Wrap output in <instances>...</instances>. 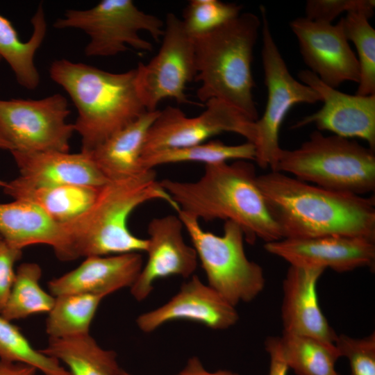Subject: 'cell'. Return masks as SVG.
Segmentation results:
<instances>
[{"instance_id":"cell-1","label":"cell","mask_w":375,"mask_h":375,"mask_svg":"<svg viewBox=\"0 0 375 375\" xmlns=\"http://www.w3.org/2000/svg\"><path fill=\"white\" fill-rule=\"evenodd\" d=\"M257 183L283 238L340 235L375 241L374 196L333 191L272 171L258 175Z\"/></svg>"},{"instance_id":"cell-2","label":"cell","mask_w":375,"mask_h":375,"mask_svg":"<svg viewBox=\"0 0 375 375\" xmlns=\"http://www.w3.org/2000/svg\"><path fill=\"white\" fill-rule=\"evenodd\" d=\"M257 177L253 163L235 160L204 165L203 174L194 181L166 178L159 182L178 210L198 220L231 221L242 228L249 244L257 239L265 243L279 240L283 238L281 231Z\"/></svg>"},{"instance_id":"cell-3","label":"cell","mask_w":375,"mask_h":375,"mask_svg":"<svg viewBox=\"0 0 375 375\" xmlns=\"http://www.w3.org/2000/svg\"><path fill=\"white\" fill-rule=\"evenodd\" d=\"M178 206L156 180L154 169L124 179L108 181L83 213L62 224L63 247L58 259L145 252L147 239L131 233L128 220L140 205L151 200Z\"/></svg>"},{"instance_id":"cell-4","label":"cell","mask_w":375,"mask_h":375,"mask_svg":"<svg viewBox=\"0 0 375 375\" xmlns=\"http://www.w3.org/2000/svg\"><path fill=\"white\" fill-rule=\"evenodd\" d=\"M49 75L76 107L73 125L81 138V151H92L147 111L138 92L135 68L112 73L62 58L52 62Z\"/></svg>"},{"instance_id":"cell-5","label":"cell","mask_w":375,"mask_h":375,"mask_svg":"<svg viewBox=\"0 0 375 375\" xmlns=\"http://www.w3.org/2000/svg\"><path fill=\"white\" fill-rule=\"evenodd\" d=\"M261 20L252 12L240 13L219 28L193 38L197 91L203 103L217 99L252 121L258 119L253 97L251 65Z\"/></svg>"},{"instance_id":"cell-6","label":"cell","mask_w":375,"mask_h":375,"mask_svg":"<svg viewBox=\"0 0 375 375\" xmlns=\"http://www.w3.org/2000/svg\"><path fill=\"white\" fill-rule=\"evenodd\" d=\"M272 172L330 190L364 196L375 190V151L313 131L297 149H282Z\"/></svg>"},{"instance_id":"cell-7","label":"cell","mask_w":375,"mask_h":375,"mask_svg":"<svg viewBox=\"0 0 375 375\" xmlns=\"http://www.w3.org/2000/svg\"><path fill=\"white\" fill-rule=\"evenodd\" d=\"M177 212L206 275L207 284L234 306L258 297L265 288L264 272L247 258L242 228L226 221L223 234L218 235L203 230L197 219L180 210Z\"/></svg>"},{"instance_id":"cell-8","label":"cell","mask_w":375,"mask_h":375,"mask_svg":"<svg viewBox=\"0 0 375 375\" xmlns=\"http://www.w3.org/2000/svg\"><path fill=\"white\" fill-rule=\"evenodd\" d=\"M53 26L77 28L88 34L90 41L85 48L88 56H115L126 51L128 46L150 51L152 44L139 32L147 31L156 41L164 33L163 21L140 10L131 0H102L89 9H69Z\"/></svg>"},{"instance_id":"cell-9","label":"cell","mask_w":375,"mask_h":375,"mask_svg":"<svg viewBox=\"0 0 375 375\" xmlns=\"http://www.w3.org/2000/svg\"><path fill=\"white\" fill-rule=\"evenodd\" d=\"M262 35L261 51L267 90L264 113L255 122V162L262 168L273 170L282 148L279 131L288 112L297 103L321 101L319 93L296 80L290 73L272 34L267 10L260 7Z\"/></svg>"},{"instance_id":"cell-10","label":"cell","mask_w":375,"mask_h":375,"mask_svg":"<svg viewBox=\"0 0 375 375\" xmlns=\"http://www.w3.org/2000/svg\"><path fill=\"white\" fill-rule=\"evenodd\" d=\"M69 114L60 94L37 100L0 99V133L12 151L69 152L74 132L66 121Z\"/></svg>"},{"instance_id":"cell-11","label":"cell","mask_w":375,"mask_h":375,"mask_svg":"<svg viewBox=\"0 0 375 375\" xmlns=\"http://www.w3.org/2000/svg\"><path fill=\"white\" fill-rule=\"evenodd\" d=\"M136 69V86L147 111L157 110L164 99L189 103L186 85L197 75L193 38L175 14L169 12L164 22L162 43L157 54Z\"/></svg>"},{"instance_id":"cell-12","label":"cell","mask_w":375,"mask_h":375,"mask_svg":"<svg viewBox=\"0 0 375 375\" xmlns=\"http://www.w3.org/2000/svg\"><path fill=\"white\" fill-rule=\"evenodd\" d=\"M205 105L204 111L194 117L173 106L160 110L148 131L142 158L165 149L199 144L224 132L237 133L253 142L254 121L217 99H210Z\"/></svg>"},{"instance_id":"cell-13","label":"cell","mask_w":375,"mask_h":375,"mask_svg":"<svg viewBox=\"0 0 375 375\" xmlns=\"http://www.w3.org/2000/svg\"><path fill=\"white\" fill-rule=\"evenodd\" d=\"M310 71L324 84L337 88L346 81L359 82L358 59L345 37L341 21L336 24L298 17L290 23Z\"/></svg>"},{"instance_id":"cell-14","label":"cell","mask_w":375,"mask_h":375,"mask_svg":"<svg viewBox=\"0 0 375 375\" xmlns=\"http://www.w3.org/2000/svg\"><path fill=\"white\" fill-rule=\"evenodd\" d=\"M298 77L317 91L323 102L317 112L297 122L292 128L313 124L317 131H328L344 138H358L375 151V94H348L320 81L310 70H301Z\"/></svg>"},{"instance_id":"cell-15","label":"cell","mask_w":375,"mask_h":375,"mask_svg":"<svg viewBox=\"0 0 375 375\" xmlns=\"http://www.w3.org/2000/svg\"><path fill=\"white\" fill-rule=\"evenodd\" d=\"M183 224L178 215L153 218L147 226L149 238L146 262L131 288L138 301L144 300L153 289L154 283L171 276L189 278L198 264L197 253L183 235Z\"/></svg>"},{"instance_id":"cell-16","label":"cell","mask_w":375,"mask_h":375,"mask_svg":"<svg viewBox=\"0 0 375 375\" xmlns=\"http://www.w3.org/2000/svg\"><path fill=\"white\" fill-rule=\"evenodd\" d=\"M264 248L293 266L330 268L339 273L375 266V241L360 238H283L265 243Z\"/></svg>"},{"instance_id":"cell-17","label":"cell","mask_w":375,"mask_h":375,"mask_svg":"<svg viewBox=\"0 0 375 375\" xmlns=\"http://www.w3.org/2000/svg\"><path fill=\"white\" fill-rule=\"evenodd\" d=\"M185 319L215 330L227 329L239 319L235 306L196 275L182 284L165 304L139 315L138 327L149 333L171 321Z\"/></svg>"},{"instance_id":"cell-18","label":"cell","mask_w":375,"mask_h":375,"mask_svg":"<svg viewBox=\"0 0 375 375\" xmlns=\"http://www.w3.org/2000/svg\"><path fill=\"white\" fill-rule=\"evenodd\" d=\"M324 271L290 265L283 281V333L335 342L338 335L323 314L317 297V284Z\"/></svg>"},{"instance_id":"cell-19","label":"cell","mask_w":375,"mask_h":375,"mask_svg":"<svg viewBox=\"0 0 375 375\" xmlns=\"http://www.w3.org/2000/svg\"><path fill=\"white\" fill-rule=\"evenodd\" d=\"M143 265L140 253L89 256L76 268L51 280L48 288L53 297L79 293L105 297L131 288Z\"/></svg>"},{"instance_id":"cell-20","label":"cell","mask_w":375,"mask_h":375,"mask_svg":"<svg viewBox=\"0 0 375 375\" xmlns=\"http://www.w3.org/2000/svg\"><path fill=\"white\" fill-rule=\"evenodd\" d=\"M19 177L37 185H76L100 188L108 181L90 152L10 151Z\"/></svg>"},{"instance_id":"cell-21","label":"cell","mask_w":375,"mask_h":375,"mask_svg":"<svg viewBox=\"0 0 375 375\" xmlns=\"http://www.w3.org/2000/svg\"><path fill=\"white\" fill-rule=\"evenodd\" d=\"M159 111H146L89 151L108 181L127 178L145 171L141 165L143 147Z\"/></svg>"},{"instance_id":"cell-22","label":"cell","mask_w":375,"mask_h":375,"mask_svg":"<svg viewBox=\"0 0 375 375\" xmlns=\"http://www.w3.org/2000/svg\"><path fill=\"white\" fill-rule=\"evenodd\" d=\"M0 235L6 243L21 250L30 245H49L57 258L63 247L62 224L26 200L0 203Z\"/></svg>"},{"instance_id":"cell-23","label":"cell","mask_w":375,"mask_h":375,"mask_svg":"<svg viewBox=\"0 0 375 375\" xmlns=\"http://www.w3.org/2000/svg\"><path fill=\"white\" fill-rule=\"evenodd\" d=\"M100 188L76 185H37L18 176L6 182L3 189L6 194L15 199L31 201L41 208L53 219L64 224L88 209L95 200Z\"/></svg>"},{"instance_id":"cell-24","label":"cell","mask_w":375,"mask_h":375,"mask_svg":"<svg viewBox=\"0 0 375 375\" xmlns=\"http://www.w3.org/2000/svg\"><path fill=\"white\" fill-rule=\"evenodd\" d=\"M31 22L33 33L29 40L24 42L19 39L10 22L0 15V57L9 65L21 86L34 90L40 83L34 58L47 31L42 4L39 5Z\"/></svg>"},{"instance_id":"cell-25","label":"cell","mask_w":375,"mask_h":375,"mask_svg":"<svg viewBox=\"0 0 375 375\" xmlns=\"http://www.w3.org/2000/svg\"><path fill=\"white\" fill-rule=\"evenodd\" d=\"M40 351L65 363L71 375H120L117 353L101 348L89 333L61 338H49Z\"/></svg>"},{"instance_id":"cell-26","label":"cell","mask_w":375,"mask_h":375,"mask_svg":"<svg viewBox=\"0 0 375 375\" xmlns=\"http://www.w3.org/2000/svg\"><path fill=\"white\" fill-rule=\"evenodd\" d=\"M278 338L288 368L297 375H338L335 367L340 356L334 343L285 333Z\"/></svg>"},{"instance_id":"cell-27","label":"cell","mask_w":375,"mask_h":375,"mask_svg":"<svg viewBox=\"0 0 375 375\" xmlns=\"http://www.w3.org/2000/svg\"><path fill=\"white\" fill-rule=\"evenodd\" d=\"M256 149L253 143L247 142L228 145L219 140L207 141L192 146L165 149L145 156L141 159L143 169H153L162 165L197 162L204 165L228 162L234 160H255Z\"/></svg>"},{"instance_id":"cell-28","label":"cell","mask_w":375,"mask_h":375,"mask_svg":"<svg viewBox=\"0 0 375 375\" xmlns=\"http://www.w3.org/2000/svg\"><path fill=\"white\" fill-rule=\"evenodd\" d=\"M42 269L35 262H24L17 269L15 278L6 305L1 312L12 322L35 314L48 313L56 297L40 285Z\"/></svg>"},{"instance_id":"cell-29","label":"cell","mask_w":375,"mask_h":375,"mask_svg":"<svg viewBox=\"0 0 375 375\" xmlns=\"http://www.w3.org/2000/svg\"><path fill=\"white\" fill-rule=\"evenodd\" d=\"M55 297L53 306L46 319L45 331L49 338L89 333L90 324L104 297L79 293Z\"/></svg>"},{"instance_id":"cell-30","label":"cell","mask_w":375,"mask_h":375,"mask_svg":"<svg viewBox=\"0 0 375 375\" xmlns=\"http://www.w3.org/2000/svg\"><path fill=\"white\" fill-rule=\"evenodd\" d=\"M369 17L361 12H349L340 19L346 38L358 53L360 79L357 95L375 94V30Z\"/></svg>"},{"instance_id":"cell-31","label":"cell","mask_w":375,"mask_h":375,"mask_svg":"<svg viewBox=\"0 0 375 375\" xmlns=\"http://www.w3.org/2000/svg\"><path fill=\"white\" fill-rule=\"evenodd\" d=\"M0 360L28 365L44 375H71L59 361L34 349L19 328L1 314Z\"/></svg>"},{"instance_id":"cell-32","label":"cell","mask_w":375,"mask_h":375,"mask_svg":"<svg viewBox=\"0 0 375 375\" xmlns=\"http://www.w3.org/2000/svg\"><path fill=\"white\" fill-rule=\"evenodd\" d=\"M242 6L218 0H192L185 8L181 19L192 38L209 33L237 17Z\"/></svg>"},{"instance_id":"cell-33","label":"cell","mask_w":375,"mask_h":375,"mask_svg":"<svg viewBox=\"0 0 375 375\" xmlns=\"http://www.w3.org/2000/svg\"><path fill=\"white\" fill-rule=\"evenodd\" d=\"M349 363L350 375H375V333L364 338L338 335L334 342Z\"/></svg>"},{"instance_id":"cell-34","label":"cell","mask_w":375,"mask_h":375,"mask_svg":"<svg viewBox=\"0 0 375 375\" xmlns=\"http://www.w3.org/2000/svg\"><path fill=\"white\" fill-rule=\"evenodd\" d=\"M374 0H308L306 3V16L308 19L331 23L343 12H361L369 18L374 13Z\"/></svg>"},{"instance_id":"cell-35","label":"cell","mask_w":375,"mask_h":375,"mask_svg":"<svg viewBox=\"0 0 375 375\" xmlns=\"http://www.w3.org/2000/svg\"><path fill=\"white\" fill-rule=\"evenodd\" d=\"M22 255V250L4 241L0 245V314L6 305L15 278V265Z\"/></svg>"},{"instance_id":"cell-36","label":"cell","mask_w":375,"mask_h":375,"mask_svg":"<svg viewBox=\"0 0 375 375\" xmlns=\"http://www.w3.org/2000/svg\"><path fill=\"white\" fill-rule=\"evenodd\" d=\"M265 347L269 356L268 375H287L289 368L283 357L278 337L267 338Z\"/></svg>"},{"instance_id":"cell-37","label":"cell","mask_w":375,"mask_h":375,"mask_svg":"<svg viewBox=\"0 0 375 375\" xmlns=\"http://www.w3.org/2000/svg\"><path fill=\"white\" fill-rule=\"evenodd\" d=\"M175 375H241L226 369L208 371L197 356L190 358L183 369Z\"/></svg>"},{"instance_id":"cell-38","label":"cell","mask_w":375,"mask_h":375,"mask_svg":"<svg viewBox=\"0 0 375 375\" xmlns=\"http://www.w3.org/2000/svg\"><path fill=\"white\" fill-rule=\"evenodd\" d=\"M36 372L35 368L26 364L0 360V375H35Z\"/></svg>"},{"instance_id":"cell-39","label":"cell","mask_w":375,"mask_h":375,"mask_svg":"<svg viewBox=\"0 0 375 375\" xmlns=\"http://www.w3.org/2000/svg\"><path fill=\"white\" fill-rule=\"evenodd\" d=\"M0 149L9 150L11 151L12 150V147L10 143H8L2 135L0 133Z\"/></svg>"},{"instance_id":"cell-40","label":"cell","mask_w":375,"mask_h":375,"mask_svg":"<svg viewBox=\"0 0 375 375\" xmlns=\"http://www.w3.org/2000/svg\"><path fill=\"white\" fill-rule=\"evenodd\" d=\"M120 375H133V374H131L128 373V372L122 369V372H121Z\"/></svg>"},{"instance_id":"cell-41","label":"cell","mask_w":375,"mask_h":375,"mask_svg":"<svg viewBox=\"0 0 375 375\" xmlns=\"http://www.w3.org/2000/svg\"><path fill=\"white\" fill-rule=\"evenodd\" d=\"M6 182L0 179V187L2 188L6 185Z\"/></svg>"},{"instance_id":"cell-42","label":"cell","mask_w":375,"mask_h":375,"mask_svg":"<svg viewBox=\"0 0 375 375\" xmlns=\"http://www.w3.org/2000/svg\"><path fill=\"white\" fill-rule=\"evenodd\" d=\"M3 240L2 238L0 235V245L3 243Z\"/></svg>"},{"instance_id":"cell-43","label":"cell","mask_w":375,"mask_h":375,"mask_svg":"<svg viewBox=\"0 0 375 375\" xmlns=\"http://www.w3.org/2000/svg\"><path fill=\"white\" fill-rule=\"evenodd\" d=\"M1 57H0V60H1Z\"/></svg>"},{"instance_id":"cell-44","label":"cell","mask_w":375,"mask_h":375,"mask_svg":"<svg viewBox=\"0 0 375 375\" xmlns=\"http://www.w3.org/2000/svg\"><path fill=\"white\" fill-rule=\"evenodd\" d=\"M338 375H340V374H338Z\"/></svg>"}]
</instances>
